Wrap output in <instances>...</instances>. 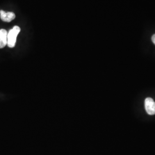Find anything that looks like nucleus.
<instances>
[{"label":"nucleus","mask_w":155,"mask_h":155,"mask_svg":"<svg viewBox=\"0 0 155 155\" xmlns=\"http://www.w3.org/2000/svg\"><path fill=\"white\" fill-rule=\"evenodd\" d=\"M20 28L18 26H15L8 33V43L9 48H13L16 42L17 37L20 32Z\"/></svg>","instance_id":"nucleus-1"},{"label":"nucleus","mask_w":155,"mask_h":155,"mask_svg":"<svg viewBox=\"0 0 155 155\" xmlns=\"http://www.w3.org/2000/svg\"><path fill=\"white\" fill-rule=\"evenodd\" d=\"M145 109L150 115L155 114V102L151 98H147L145 100Z\"/></svg>","instance_id":"nucleus-2"},{"label":"nucleus","mask_w":155,"mask_h":155,"mask_svg":"<svg viewBox=\"0 0 155 155\" xmlns=\"http://www.w3.org/2000/svg\"><path fill=\"white\" fill-rule=\"evenodd\" d=\"M0 17L1 19L4 22H9L14 20L16 15L13 12H6L4 11H0Z\"/></svg>","instance_id":"nucleus-3"},{"label":"nucleus","mask_w":155,"mask_h":155,"mask_svg":"<svg viewBox=\"0 0 155 155\" xmlns=\"http://www.w3.org/2000/svg\"><path fill=\"white\" fill-rule=\"evenodd\" d=\"M8 43V32L5 29H0V48H3Z\"/></svg>","instance_id":"nucleus-4"},{"label":"nucleus","mask_w":155,"mask_h":155,"mask_svg":"<svg viewBox=\"0 0 155 155\" xmlns=\"http://www.w3.org/2000/svg\"><path fill=\"white\" fill-rule=\"evenodd\" d=\"M152 42L154 43V45H155V34H154L152 37Z\"/></svg>","instance_id":"nucleus-5"}]
</instances>
